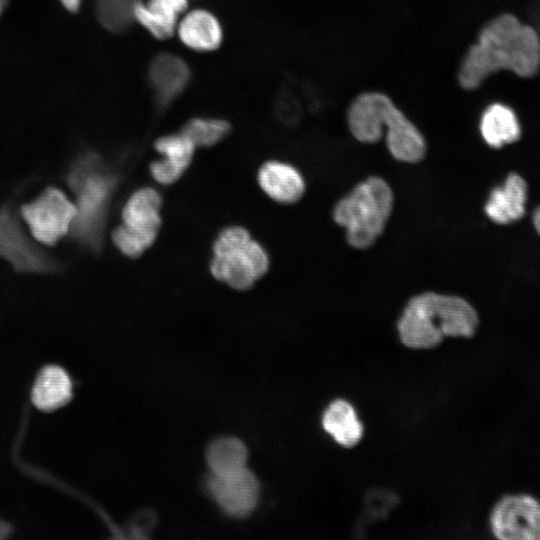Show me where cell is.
<instances>
[{"mask_svg": "<svg viewBox=\"0 0 540 540\" xmlns=\"http://www.w3.org/2000/svg\"><path fill=\"white\" fill-rule=\"evenodd\" d=\"M539 69L540 39L536 29L513 15L503 14L483 27L461 63L458 79L464 89L471 90L499 70L531 77Z\"/></svg>", "mask_w": 540, "mask_h": 540, "instance_id": "obj_1", "label": "cell"}, {"mask_svg": "<svg viewBox=\"0 0 540 540\" xmlns=\"http://www.w3.org/2000/svg\"><path fill=\"white\" fill-rule=\"evenodd\" d=\"M478 326V313L465 299L425 292L407 303L398 320L397 331L406 347L431 349L445 337L470 338Z\"/></svg>", "mask_w": 540, "mask_h": 540, "instance_id": "obj_2", "label": "cell"}, {"mask_svg": "<svg viewBox=\"0 0 540 540\" xmlns=\"http://www.w3.org/2000/svg\"><path fill=\"white\" fill-rule=\"evenodd\" d=\"M352 135L360 142L375 143L386 128V144L398 161L416 163L426 152L424 137L416 126L382 93H363L354 99L347 113Z\"/></svg>", "mask_w": 540, "mask_h": 540, "instance_id": "obj_3", "label": "cell"}, {"mask_svg": "<svg viewBox=\"0 0 540 540\" xmlns=\"http://www.w3.org/2000/svg\"><path fill=\"white\" fill-rule=\"evenodd\" d=\"M394 196L389 184L371 176L358 183L333 209V220L346 230L356 249L372 246L383 233L392 213Z\"/></svg>", "mask_w": 540, "mask_h": 540, "instance_id": "obj_4", "label": "cell"}, {"mask_svg": "<svg viewBox=\"0 0 540 540\" xmlns=\"http://www.w3.org/2000/svg\"><path fill=\"white\" fill-rule=\"evenodd\" d=\"M69 182L77 194V214L71 231L82 242L96 246L114 179L102 172L95 156H88L73 168Z\"/></svg>", "mask_w": 540, "mask_h": 540, "instance_id": "obj_5", "label": "cell"}, {"mask_svg": "<svg viewBox=\"0 0 540 540\" xmlns=\"http://www.w3.org/2000/svg\"><path fill=\"white\" fill-rule=\"evenodd\" d=\"M76 205L58 188L49 187L21 207V216L32 237L43 245H54L71 230Z\"/></svg>", "mask_w": 540, "mask_h": 540, "instance_id": "obj_6", "label": "cell"}, {"mask_svg": "<svg viewBox=\"0 0 540 540\" xmlns=\"http://www.w3.org/2000/svg\"><path fill=\"white\" fill-rule=\"evenodd\" d=\"M489 527L500 540H540V499L527 493L502 496L490 512Z\"/></svg>", "mask_w": 540, "mask_h": 540, "instance_id": "obj_7", "label": "cell"}, {"mask_svg": "<svg viewBox=\"0 0 540 540\" xmlns=\"http://www.w3.org/2000/svg\"><path fill=\"white\" fill-rule=\"evenodd\" d=\"M268 267L266 252L251 238L215 253L210 265L213 276L238 290L250 288Z\"/></svg>", "mask_w": 540, "mask_h": 540, "instance_id": "obj_8", "label": "cell"}, {"mask_svg": "<svg viewBox=\"0 0 540 540\" xmlns=\"http://www.w3.org/2000/svg\"><path fill=\"white\" fill-rule=\"evenodd\" d=\"M0 256L21 272H50L57 263L25 234L9 209H0Z\"/></svg>", "mask_w": 540, "mask_h": 540, "instance_id": "obj_9", "label": "cell"}, {"mask_svg": "<svg viewBox=\"0 0 540 540\" xmlns=\"http://www.w3.org/2000/svg\"><path fill=\"white\" fill-rule=\"evenodd\" d=\"M206 486L209 495L219 508L233 518L250 515L259 500V482L248 467L223 476L210 474Z\"/></svg>", "mask_w": 540, "mask_h": 540, "instance_id": "obj_10", "label": "cell"}, {"mask_svg": "<svg viewBox=\"0 0 540 540\" xmlns=\"http://www.w3.org/2000/svg\"><path fill=\"white\" fill-rule=\"evenodd\" d=\"M186 62L171 53H160L153 58L148 70L149 84L159 109H166L185 90L190 80Z\"/></svg>", "mask_w": 540, "mask_h": 540, "instance_id": "obj_11", "label": "cell"}, {"mask_svg": "<svg viewBox=\"0 0 540 540\" xmlns=\"http://www.w3.org/2000/svg\"><path fill=\"white\" fill-rule=\"evenodd\" d=\"M527 184L517 173H511L501 186L489 194L484 211L487 217L497 224H509L525 214Z\"/></svg>", "mask_w": 540, "mask_h": 540, "instance_id": "obj_12", "label": "cell"}, {"mask_svg": "<svg viewBox=\"0 0 540 540\" xmlns=\"http://www.w3.org/2000/svg\"><path fill=\"white\" fill-rule=\"evenodd\" d=\"M72 394V380L66 370L58 365H47L35 378L31 400L38 410L51 412L69 403Z\"/></svg>", "mask_w": 540, "mask_h": 540, "instance_id": "obj_13", "label": "cell"}, {"mask_svg": "<svg viewBox=\"0 0 540 540\" xmlns=\"http://www.w3.org/2000/svg\"><path fill=\"white\" fill-rule=\"evenodd\" d=\"M188 6V0H147L133 6V18L158 39L171 37L177 29L179 16Z\"/></svg>", "mask_w": 540, "mask_h": 540, "instance_id": "obj_14", "label": "cell"}, {"mask_svg": "<svg viewBox=\"0 0 540 540\" xmlns=\"http://www.w3.org/2000/svg\"><path fill=\"white\" fill-rule=\"evenodd\" d=\"M258 181L264 192L279 203H295L305 191L301 174L294 167L277 161L260 168Z\"/></svg>", "mask_w": 540, "mask_h": 540, "instance_id": "obj_15", "label": "cell"}, {"mask_svg": "<svg viewBox=\"0 0 540 540\" xmlns=\"http://www.w3.org/2000/svg\"><path fill=\"white\" fill-rule=\"evenodd\" d=\"M177 30L183 44L196 51H213L222 42L220 23L206 10L188 12L177 25Z\"/></svg>", "mask_w": 540, "mask_h": 540, "instance_id": "obj_16", "label": "cell"}, {"mask_svg": "<svg viewBox=\"0 0 540 540\" xmlns=\"http://www.w3.org/2000/svg\"><path fill=\"white\" fill-rule=\"evenodd\" d=\"M321 423L326 433L346 448L358 444L363 435V425L355 408L344 399H336L326 407Z\"/></svg>", "mask_w": 540, "mask_h": 540, "instance_id": "obj_17", "label": "cell"}, {"mask_svg": "<svg viewBox=\"0 0 540 540\" xmlns=\"http://www.w3.org/2000/svg\"><path fill=\"white\" fill-rule=\"evenodd\" d=\"M161 198L157 191L143 188L136 191L122 211L123 224L135 231L157 236L161 218Z\"/></svg>", "mask_w": 540, "mask_h": 540, "instance_id": "obj_18", "label": "cell"}, {"mask_svg": "<svg viewBox=\"0 0 540 540\" xmlns=\"http://www.w3.org/2000/svg\"><path fill=\"white\" fill-rule=\"evenodd\" d=\"M484 141L500 148L519 139L521 128L516 114L506 105L495 103L486 108L480 120Z\"/></svg>", "mask_w": 540, "mask_h": 540, "instance_id": "obj_19", "label": "cell"}, {"mask_svg": "<svg viewBox=\"0 0 540 540\" xmlns=\"http://www.w3.org/2000/svg\"><path fill=\"white\" fill-rule=\"evenodd\" d=\"M206 460L211 475H228L247 468L248 450L236 437H220L209 444Z\"/></svg>", "mask_w": 540, "mask_h": 540, "instance_id": "obj_20", "label": "cell"}, {"mask_svg": "<svg viewBox=\"0 0 540 540\" xmlns=\"http://www.w3.org/2000/svg\"><path fill=\"white\" fill-rule=\"evenodd\" d=\"M229 131L230 125L224 120L194 118L184 125L181 133L195 146H211L222 140Z\"/></svg>", "mask_w": 540, "mask_h": 540, "instance_id": "obj_21", "label": "cell"}, {"mask_svg": "<svg viewBox=\"0 0 540 540\" xmlns=\"http://www.w3.org/2000/svg\"><path fill=\"white\" fill-rule=\"evenodd\" d=\"M195 145L182 133L167 135L155 142L156 150L164 156L163 161L180 172L189 166Z\"/></svg>", "mask_w": 540, "mask_h": 540, "instance_id": "obj_22", "label": "cell"}, {"mask_svg": "<svg viewBox=\"0 0 540 540\" xmlns=\"http://www.w3.org/2000/svg\"><path fill=\"white\" fill-rule=\"evenodd\" d=\"M140 0H96V11L102 25L111 31H121L134 20L133 6Z\"/></svg>", "mask_w": 540, "mask_h": 540, "instance_id": "obj_23", "label": "cell"}, {"mask_svg": "<svg viewBox=\"0 0 540 540\" xmlns=\"http://www.w3.org/2000/svg\"><path fill=\"white\" fill-rule=\"evenodd\" d=\"M155 238V235L135 231L124 224L117 227L112 234L115 245L121 252L130 257H137L142 254L152 245Z\"/></svg>", "mask_w": 540, "mask_h": 540, "instance_id": "obj_24", "label": "cell"}, {"mask_svg": "<svg viewBox=\"0 0 540 540\" xmlns=\"http://www.w3.org/2000/svg\"><path fill=\"white\" fill-rule=\"evenodd\" d=\"M150 169L154 179L162 184H171L183 174L163 160L152 162Z\"/></svg>", "mask_w": 540, "mask_h": 540, "instance_id": "obj_25", "label": "cell"}, {"mask_svg": "<svg viewBox=\"0 0 540 540\" xmlns=\"http://www.w3.org/2000/svg\"><path fill=\"white\" fill-rule=\"evenodd\" d=\"M61 4L70 12L78 11L82 0H60Z\"/></svg>", "mask_w": 540, "mask_h": 540, "instance_id": "obj_26", "label": "cell"}, {"mask_svg": "<svg viewBox=\"0 0 540 540\" xmlns=\"http://www.w3.org/2000/svg\"><path fill=\"white\" fill-rule=\"evenodd\" d=\"M532 221L536 231L540 235V206L534 211Z\"/></svg>", "mask_w": 540, "mask_h": 540, "instance_id": "obj_27", "label": "cell"}, {"mask_svg": "<svg viewBox=\"0 0 540 540\" xmlns=\"http://www.w3.org/2000/svg\"><path fill=\"white\" fill-rule=\"evenodd\" d=\"M10 533L8 524L0 520V539L5 538Z\"/></svg>", "mask_w": 540, "mask_h": 540, "instance_id": "obj_28", "label": "cell"}, {"mask_svg": "<svg viewBox=\"0 0 540 540\" xmlns=\"http://www.w3.org/2000/svg\"><path fill=\"white\" fill-rule=\"evenodd\" d=\"M537 23H538V28H537L536 31H537L539 39H540V3H539V6L537 8Z\"/></svg>", "mask_w": 540, "mask_h": 540, "instance_id": "obj_29", "label": "cell"}, {"mask_svg": "<svg viewBox=\"0 0 540 540\" xmlns=\"http://www.w3.org/2000/svg\"><path fill=\"white\" fill-rule=\"evenodd\" d=\"M7 3H8V0H0V15L4 11Z\"/></svg>", "mask_w": 540, "mask_h": 540, "instance_id": "obj_30", "label": "cell"}]
</instances>
